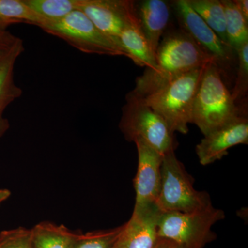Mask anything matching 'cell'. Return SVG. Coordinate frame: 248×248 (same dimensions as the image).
<instances>
[{"label": "cell", "instance_id": "obj_1", "mask_svg": "<svg viewBox=\"0 0 248 248\" xmlns=\"http://www.w3.org/2000/svg\"><path fill=\"white\" fill-rule=\"evenodd\" d=\"M155 58L156 67L154 69L146 68L143 75L137 78L135 89L129 95L145 99L188 72L203 68L209 63H216L182 30L165 36Z\"/></svg>", "mask_w": 248, "mask_h": 248}, {"label": "cell", "instance_id": "obj_2", "mask_svg": "<svg viewBox=\"0 0 248 248\" xmlns=\"http://www.w3.org/2000/svg\"><path fill=\"white\" fill-rule=\"evenodd\" d=\"M221 73L216 63H209L204 67L194 99L192 124L200 128L204 136L241 117Z\"/></svg>", "mask_w": 248, "mask_h": 248}, {"label": "cell", "instance_id": "obj_3", "mask_svg": "<svg viewBox=\"0 0 248 248\" xmlns=\"http://www.w3.org/2000/svg\"><path fill=\"white\" fill-rule=\"evenodd\" d=\"M161 171V190L156 204L161 212L193 213L213 205L208 192L194 187L193 178L174 151L164 155Z\"/></svg>", "mask_w": 248, "mask_h": 248}, {"label": "cell", "instance_id": "obj_4", "mask_svg": "<svg viewBox=\"0 0 248 248\" xmlns=\"http://www.w3.org/2000/svg\"><path fill=\"white\" fill-rule=\"evenodd\" d=\"M204 67L179 77L157 92L142 99L164 119L173 134L188 132V124H192L194 99Z\"/></svg>", "mask_w": 248, "mask_h": 248}, {"label": "cell", "instance_id": "obj_5", "mask_svg": "<svg viewBox=\"0 0 248 248\" xmlns=\"http://www.w3.org/2000/svg\"><path fill=\"white\" fill-rule=\"evenodd\" d=\"M225 217L223 210L213 205L193 213L162 212L158 223V238L170 240L184 248H203L216 239L212 228Z\"/></svg>", "mask_w": 248, "mask_h": 248}, {"label": "cell", "instance_id": "obj_6", "mask_svg": "<svg viewBox=\"0 0 248 248\" xmlns=\"http://www.w3.org/2000/svg\"><path fill=\"white\" fill-rule=\"evenodd\" d=\"M119 127L129 142L141 140L163 155L174 151V134L164 119L142 99L126 96Z\"/></svg>", "mask_w": 248, "mask_h": 248}, {"label": "cell", "instance_id": "obj_7", "mask_svg": "<svg viewBox=\"0 0 248 248\" xmlns=\"http://www.w3.org/2000/svg\"><path fill=\"white\" fill-rule=\"evenodd\" d=\"M40 29L50 35L60 37L83 53L125 56L120 46L99 30L79 9L58 22L45 24Z\"/></svg>", "mask_w": 248, "mask_h": 248}, {"label": "cell", "instance_id": "obj_8", "mask_svg": "<svg viewBox=\"0 0 248 248\" xmlns=\"http://www.w3.org/2000/svg\"><path fill=\"white\" fill-rule=\"evenodd\" d=\"M172 3L181 30L190 36L204 53L211 57L220 69L229 64L234 50L220 40L191 7L187 0H177Z\"/></svg>", "mask_w": 248, "mask_h": 248}, {"label": "cell", "instance_id": "obj_9", "mask_svg": "<svg viewBox=\"0 0 248 248\" xmlns=\"http://www.w3.org/2000/svg\"><path fill=\"white\" fill-rule=\"evenodd\" d=\"M135 3L131 0H81L79 9L120 46L121 33L137 18Z\"/></svg>", "mask_w": 248, "mask_h": 248}, {"label": "cell", "instance_id": "obj_10", "mask_svg": "<svg viewBox=\"0 0 248 248\" xmlns=\"http://www.w3.org/2000/svg\"><path fill=\"white\" fill-rule=\"evenodd\" d=\"M138 152V168L134 181V210L156 204L161 190V164L164 155L141 140L135 142Z\"/></svg>", "mask_w": 248, "mask_h": 248}, {"label": "cell", "instance_id": "obj_11", "mask_svg": "<svg viewBox=\"0 0 248 248\" xmlns=\"http://www.w3.org/2000/svg\"><path fill=\"white\" fill-rule=\"evenodd\" d=\"M248 143V120L239 117L207 134L196 146V153L202 166L213 164L228 155V150Z\"/></svg>", "mask_w": 248, "mask_h": 248}, {"label": "cell", "instance_id": "obj_12", "mask_svg": "<svg viewBox=\"0 0 248 248\" xmlns=\"http://www.w3.org/2000/svg\"><path fill=\"white\" fill-rule=\"evenodd\" d=\"M161 213L156 204L134 210L131 218L124 223L115 248H155Z\"/></svg>", "mask_w": 248, "mask_h": 248}, {"label": "cell", "instance_id": "obj_13", "mask_svg": "<svg viewBox=\"0 0 248 248\" xmlns=\"http://www.w3.org/2000/svg\"><path fill=\"white\" fill-rule=\"evenodd\" d=\"M24 51V42L19 37L0 59V138L10 127L9 120L4 116L5 110L22 94V89L15 81L14 70L16 61Z\"/></svg>", "mask_w": 248, "mask_h": 248}, {"label": "cell", "instance_id": "obj_14", "mask_svg": "<svg viewBox=\"0 0 248 248\" xmlns=\"http://www.w3.org/2000/svg\"><path fill=\"white\" fill-rule=\"evenodd\" d=\"M135 6L142 32L156 56L160 38L169 22L170 7L164 0H144L138 3L135 1Z\"/></svg>", "mask_w": 248, "mask_h": 248}, {"label": "cell", "instance_id": "obj_15", "mask_svg": "<svg viewBox=\"0 0 248 248\" xmlns=\"http://www.w3.org/2000/svg\"><path fill=\"white\" fill-rule=\"evenodd\" d=\"M119 42L125 57L133 60L135 64L150 69L156 67L155 55L142 32L138 17L122 31Z\"/></svg>", "mask_w": 248, "mask_h": 248}, {"label": "cell", "instance_id": "obj_16", "mask_svg": "<svg viewBox=\"0 0 248 248\" xmlns=\"http://www.w3.org/2000/svg\"><path fill=\"white\" fill-rule=\"evenodd\" d=\"M32 248H73L78 233L63 225L41 222L31 228Z\"/></svg>", "mask_w": 248, "mask_h": 248}, {"label": "cell", "instance_id": "obj_17", "mask_svg": "<svg viewBox=\"0 0 248 248\" xmlns=\"http://www.w3.org/2000/svg\"><path fill=\"white\" fill-rule=\"evenodd\" d=\"M189 4L204 22L230 46L227 37L224 8L219 0H187ZM231 47V46H230Z\"/></svg>", "mask_w": 248, "mask_h": 248}, {"label": "cell", "instance_id": "obj_18", "mask_svg": "<svg viewBox=\"0 0 248 248\" xmlns=\"http://www.w3.org/2000/svg\"><path fill=\"white\" fill-rule=\"evenodd\" d=\"M80 1L81 0H24V2L42 21L40 27L58 22L79 9Z\"/></svg>", "mask_w": 248, "mask_h": 248}, {"label": "cell", "instance_id": "obj_19", "mask_svg": "<svg viewBox=\"0 0 248 248\" xmlns=\"http://www.w3.org/2000/svg\"><path fill=\"white\" fill-rule=\"evenodd\" d=\"M226 16V28L228 43L235 51L248 42V22L240 12L234 1H221Z\"/></svg>", "mask_w": 248, "mask_h": 248}, {"label": "cell", "instance_id": "obj_20", "mask_svg": "<svg viewBox=\"0 0 248 248\" xmlns=\"http://www.w3.org/2000/svg\"><path fill=\"white\" fill-rule=\"evenodd\" d=\"M25 23L40 27L42 21L24 2V0H0V28Z\"/></svg>", "mask_w": 248, "mask_h": 248}, {"label": "cell", "instance_id": "obj_21", "mask_svg": "<svg viewBox=\"0 0 248 248\" xmlns=\"http://www.w3.org/2000/svg\"><path fill=\"white\" fill-rule=\"evenodd\" d=\"M124 227V224L112 229L78 233L73 248H115Z\"/></svg>", "mask_w": 248, "mask_h": 248}, {"label": "cell", "instance_id": "obj_22", "mask_svg": "<svg viewBox=\"0 0 248 248\" xmlns=\"http://www.w3.org/2000/svg\"><path fill=\"white\" fill-rule=\"evenodd\" d=\"M238 55V70L234 89L231 93L235 102L244 98L248 89V42L236 51Z\"/></svg>", "mask_w": 248, "mask_h": 248}, {"label": "cell", "instance_id": "obj_23", "mask_svg": "<svg viewBox=\"0 0 248 248\" xmlns=\"http://www.w3.org/2000/svg\"><path fill=\"white\" fill-rule=\"evenodd\" d=\"M0 248H32L31 229L19 227L1 232Z\"/></svg>", "mask_w": 248, "mask_h": 248}, {"label": "cell", "instance_id": "obj_24", "mask_svg": "<svg viewBox=\"0 0 248 248\" xmlns=\"http://www.w3.org/2000/svg\"><path fill=\"white\" fill-rule=\"evenodd\" d=\"M18 38L6 29L0 28V59L12 47Z\"/></svg>", "mask_w": 248, "mask_h": 248}, {"label": "cell", "instance_id": "obj_25", "mask_svg": "<svg viewBox=\"0 0 248 248\" xmlns=\"http://www.w3.org/2000/svg\"><path fill=\"white\" fill-rule=\"evenodd\" d=\"M235 4L240 12L244 16L245 19L248 22V0H234Z\"/></svg>", "mask_w": 248, "mask_h": 248}, {"label": "cell", "instance_id": "obj_26", "mask_svg": "<svg viewBox=\"0 0 248 248\" xmlns=\"http://www.w3.org/2000/svg\"><path fill=\"white\" fill-rule=\"evenodd\" d=\"M178 245L174 241L166 239H158L155 248H176Z\"/></svg>", "mask_w": 248, "mask_h": 248}, {"label": "cell", "instance_id": "obj_27", "mask_svg": "<svg viewBox=\"0 0 248 248\" xmlns=\"http://www.w3.org/2000/svg\"><path fill=\"white\" fill-rule=\"evenodd\" d=\"M11 195V191L8 189H1L0 190V206L1 203L7 200Z\"/></svg>", "mask_w": 248, "mask_h": 248}, {"label": "cell", "instance_id": "obj_28", "mask_svg": "<svg viewBox=\"0 0 248 248\" xmlns=\"http://www.w3.org/2000/svg\"><path fill=\"white\" fill-rule=\"evenodd\" d=\"M176 248H184L182 247V246H179V245H178L177 247Z\"/></svg>", "mask_w": 248, "mask_h": 248}]
</instances>
